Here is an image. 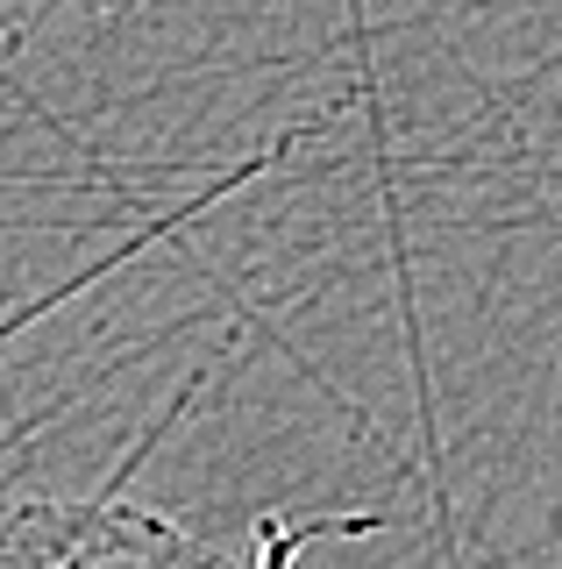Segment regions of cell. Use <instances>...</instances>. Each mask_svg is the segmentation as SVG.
<instances>
[{
	"instance_id": "obj_1",
	"label": "cell",
	"mask_w": 562,
	"mask_h": 569,
	"mask_svg": "<svg viewBox=\"0 0 562 569\" xmlns=\"http://www.w3.org/2000/svg\"><path fill=\"white\" fill-rule=\"evenodd\" d=\"M0 569H257V562L185 533L157 506H129L108 485L93 498H22L0 520Z\"/></svg>"
},
{
	"instance_id": "obj_2",
	"label": "cell",
	"mask_w": 562,
	"mask_h": 569,
	"mask_svg": "<svg viewBox=\"0 0 562 569\" xmlns=\"http://www.w3.org/2000/svg\"><path fill=\"white\" fill-rule=\"evenodd\" d=\"M357 533H378L371 512H349V520H285V512H257L250 562L257 569H292L313 541H357Z\"/></svg>"
}]
</instances>
